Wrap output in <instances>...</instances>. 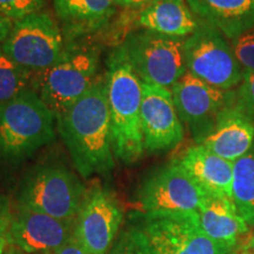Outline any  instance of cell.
<instances>
[{"instance_id":"d6a6232c","label":"cell","mask_w":254,"mask_h":254,"mask_svg":"<svg viewBox=\"0 0 254 254\" xmlns=\"http://www.w3.org/2000/svg\"><path fill=\"white\" fill-rule=\"evenodd\" d=\"M225 254H238L236 251H233V252H228V253H225Z\"/></svg>"},{"instance_id":"30bf717a","label":"cell","mask_w":254,"mask_h":254,"mask_svg":"<svg viewBox=\"0 0 254 254\" xmlns=\"http://www.w3.org/2000/svg\"><path fill=\"white\" fill-rule=\"evenodd\" d=\"M124 212L118 199L100 184L87 189L77 217L73 238L90 254H107L118 238Z\"/></svg>"},{"instance_id":"484cf974","label":"cell","mask_w":254,"mask_h":254,"mask_svg":"<svg viewBox=\"0 0 254 254\" xmlns=\"http://www.w3.org/2000/svg\"><path fill=\"white\" fill-rule=\"evenodd\" d=\"M231 45L244 71H254V27L231 41Z\"/></svg>"},{"instance_id":"7a4b0ae2","label":"cell","mask_w":254,"mask_h":254,"mask_svg":"<svg viewBox=\"0 0 254 254\" xmlns=\"http://www.w3.org/2000/svg\"><path fill=\"white\" fill-rule=\"evenodd\" d=\"M106 79L114 158L134 164L145 152L140 124L142 82L119 47L110 57Z\"/></svg>"},{"instance_id":"4fadbf2b","label":"cell","mask_w":254,"mask_h":254,"mask_svg":"<svg viewBox=\"0 0 254 254\" xmlns=\"http://www.w3.org/2000/svg\"><path fill=\"white\" fill-rule=\"evenodd\" d=\"M140 124L144 148L161 153L177 147L184 139V125L171 90L142 82Z\"/></svg>"},{"instance_id":"5b68a950","label":"cell","mask_w":254,"mask_h":254,"mask_svg":"<svg viewBox=\"0 0 254 254\" xmlns=\"http://www.w3.org/2000/svg\"><path fill=\"white\" fill-rule=\"evenodd\" d=\"M86 192L87 187L68 167L40 164L31 168L21 180L17 205L74 221Z\"/></svg>"},{"instance_id":"83f0119b","label":"cell","mask_w":254,"mask_h":254,"mask_svg":"<svg viewBox=\"0 0 254 254\" xmlns=\"http://www.w3.org/2000/svg\"><path fill=\"white\" fill-rule=\"evenodd\" d=\"M55 254H90L81 245H79L78 241L74 238H71L63 247L57 251Z\"/></svg>"},{"instance_id":"9a60e30c","label":"cell","mask_w":254,"mask_h":254,"mask_svg":"<svg viewBox=\"0 0 254 254\" xmlns=\"http://www.w3.org/2000/svg\"><path fill=\"white\" fill-rule=\"evenodd\" d=\"M65 41L87 38L104 28L117 12L116 0H52Z\"/></svg>"},{"instance_id":"ac0fdd59","label":"cell","mask_w":254,"mask_h":254,"mask_svg":"<svg viewBox=\"0 0 254 254\" xmlns=\"http://www.w3.org/2000/svg\"><path fill=\"white\" fill-rule=\"evenodd\" d=\"M193 14L230 41L254 27V0H186Z\"/></svg>"},{"instance_id":"603a6c76","label":"cell","mask_w":254,"mask_h":254,"mask_svg":"<svg viewBox=\"0 0 254 254\" xmlns=\"http://www.w3.org/2000/svg\"><path fill=\"white\" fill-rule=\"evenodd\" d=\"M107 254H148L145 238L136 225L126 227L117 238Z\"/></svg>"},{"instance_id":"7c38bea8","label":"cell","mask_w":254,"mask_h":254,"mask_svg":"<svg viewBox=\"0 0 254 254\" xmlns=\"http://www.w3.org/2000/svg\"><path fill=\"white\" fill-rule=\"evenodd\" d=\"M173 101L183 125L196 145L213 131L218 117L234 103L233 91H222L186 72L172 87Z\"/></svg>"},{"instance_id":"f1b7e54d","label":"cell","mask_w":254,"mask_h":254,"mask_svg":"<svg viewBox=\"0 0 254 254\" xmlns=\"http://www.w3.org/2000/svg\"><path fill=\"white\" fill-rule=\"evenodd\" d=\"M14 21L15 20H13V19L4 17V15L0 14V45H1L6 38H7L12 27H13Z\"/></svg>"},{"instance_id":"5bb4252c","label":"cell","mask_w":254,"mask_h":254,"mask_svg":"<svg viewBox=\"0 0 254 254\" xmlns=\"http://www.w3.org/2000/svg\"><path fill=\"white\" fill-rule=\"evenodd\" d=\"M73 227L74 221L17 205L9 227V245L27 254H55L73 237Z\"/></svg>"},{"instance_id":"1f68e13d","label":"cell","mask_w":254,"mask_h":254,"mask_svg":"<svg viewBox=\"0 0 254 254\" xmlns=\"http://www.w3.org/2000/svg\"><path fill=\"white\" fill-rule=\"evenodd\" d=\"M2 254H27V253L23 252V251H20L19 249H17V247L9 245Z\"/></svg>"},{"instance_id":"3957f363","label":"cell","mask_w":254,"mask_h":254,"mask_svg":"<svg viewBox=\"0 0 254 254\" xmlns=\"http://www.w3.org/2000/svg\"><path fill=\"white\" fill-rule=\"evenodd\" d=\"M56 114L33 88L0 104V160L17 165L55 140Z\"/></svg>"},{"instance_id":"9c48e42d","label":"cell","mask_w":254,"mask_h":254,"mask_svg":"<svg viewBox=\"0 0 254 254\" xmlns=\"http://www.w3.org/2000/svg\"><path fill=\"white\" fill-rule=\"evenodd\" d=\"M135 225L145 238L148 254H225L230 252L206 236L200 226L198 212L142 213Z\"/></svg>"},{"instance_id":"d6986e66","label":"cell","mask_w":254,"mask_h":254,"mask_svg":"<svg viewBox=\"0 0 254 254\" xmlns=\"http://www.w3.org/2000/svg\"><path fill=\"white\" fill-rule=\"evenodd\" d=\"M178 161L206 194L232 199V161L222 159L201 145L190 147Z\"/></svg>"},{"instance_id":"52a82bcc","label":"cell","mask_w":254,"mask_h":254,"mask_svg":"<svg viewBox=\"0 0 254 254\" xmlns=\"http://www.w3.org/2000/svg\"><path fill=\"white\" fill-rule=\"evenodd\" d=\"M184 57L187 72L219 90L232 91L243 79L244 69L227 38L202 21L185 39Z\"/></svg>"},{"instance_id":"44dd1931","label":"cell","mask_w":254,"mask_h":254,"mask_svg":"<svg viewBox=\"0 0 254 254\" xmlns=\"http://www.w3.org/2000/svg\"><path fill=\"white\" fill-rule=\"evenodd\" d=\"M232 200L249 226L254 225V150L233 163Z\"/></svg>"},{"instance_id":"6da1fadb","label":"cell","mask_w":254,"mask_h":254,"mask_svg":"<svg viewBox=\"0 0 254 254\" xmlns=\"http://www.w3.org/2000/svg\"><path fill=\"white\" fill-rule=\"evenodd\" d=\"M58 131L82 178L107 174L114 168L106 74L57 117Z\"/></svg>"},{"instance_id":"7402d4cb","label":"cell","mask_w":254,"mask_h":254,"mask_svg":"<svg viewBox=\"0 0 254 254\" xmlns=\"http://www.w3.org/2000/svg\"><path fill=\"white\" fill-rule=\"evenodd\" d=\"M34 73L6 55L0 45V104L33 88Z\"/></svg>"},{"instance_id":"ffe728a7","label":"cell","mask_w":254,"mask_h":254,"mask_svg":"<svg viewBox=\"0 0 254 254\" xmlns=\"http://www.w3.org/2000/svg\"><path fill=\"white\" fill-rule=\"evenodd\" d=\"M200 25L186 0H152L139 11L138 26L170 37L187 38Z\"/></svg>"},{"instance_id":"8992f818","label":"cell","mask_w":254,"mask_h":254,"mask_svg":"<svg viewBox=\"0 0 254 254\" xmlns=\"http://www.w3.org/2000/svg\"><path fill=\"white\" fill-rule=\"evenodd\" d=\"M185 39L140 28L127 34L119 50L141 82L172 90L187 72Z\"/></svg>"},{"instance_id":"4dcf8cb0","label":"cell","mask_w":254,"mask_h":254,"mask_svg":"<svg viewBox=\"0 0 254 254\" xmlns=\"http://www.w3.org/2000/svg\"><path fill=\"white\" fill-rule=\"evenodd\" d=\"M241 254H254V236L250 237L249 239L243 243L240 247Z\"/></svg>"},{"instance_id":"ba28073f","label":"cell","mask_w":254,"mask_h":254,"mask_svg":"<svg viewBox=\"0 0 254 254\" xmlns=\"http://www.w3.org/2000/svg\"><path fill=\"white\" fill-rule=\"evenodd\" d=\"M65 44L58 21L40 11L15 20L1 47L9 58L38 74L58 62Z\"/></svg>"},{"instance_id":"277c9868","label":"cell","mask_w":254,"mask_h":254,"mask_svg":"<svg viewBox=\"0 0 254 254\" xmlns=\"http://www.w3.org/2000/svg\"><path fill=\"white\" fill-rule=\"evenodd\" d=\"M100 49L87 38L66 41L58 62L34 75L33 90L56 118L90 90L100 65Z\"/></svg>"},{"instance_id":"4316f807","label":"cell","mask_w":254,"mask_h":254,"mask_svg":"<svg viewBox=\"0 0 254 254\" xmlns=\"http://www.w3.org/2000/svg\"><path fill=\"white\" fill-rule=\"evenodd\" d=\"M14 208L7 196L0 194V254L9 246V227L13 218Z\"/></svg>"},{"instance_id":"e0dca14e","label":"cell","mask_w":254,"mask_h":254,"mask_svg":"<svg viewBox=\"0 0 254 254\" xmlns=\"http://www.w3.org/2000/svg\"><path fill=\"white\" fill-rule=\"evenodd\" d=\"M200 226L206 236L227 251H234L249 225L228 196L205 194L198 209Z\"/></svg>"},{"instance_id":"cb8c5ba5","label":"cell","mask_w":254,"mask_h":254,"mask_svg":"<svg viewBox=\"0 0 254 254\" xmlns=\"http://www.w3.org/2000/svg\"><path fill=\"white\" fill-rule=\"evenodd\" d=\"M233 106L254 122V71H244L241 82L234 92Z\"/></svg>"},{"instance_id":"2e32d148","label":"cell","mask_w":254,"mask_h":254,"mask_svg":"<svg viewBox=\"0 0 254 254\" xmlns=\"http://www.w3.org/2000/svg\"><path fill=\"white\" fill-rule=\"evenodd\" d=\"M253 142L254 122L231 105L220 113L213 131L199 145L234 163L252 150Z\"/></svg>"},{"instance_id":"f546056e","label":"cell","mask_w":254,"mask_h":254,"mask_svg":"<svg viewBox=\"0 0 254 254\" xmlns=\"http://www.w3.org/2000/svg\"><path fill=\"white\" fill-rule=\"evenodd\" d=\"M152 0H116L118 7L124 8H142L145 7Z\"/></svg>"},{"instance_id":"d4e9b609","label":"cell","mask_w":254,"mask_h":254,"mask_svg":"<svg viewBox=\"0 0 254 254\" xmlns=\"http://www.w3.org/2000/svg\"><path fill=\"white\" fill-rule=\"evenodd\" d=\"M46 0H0V14L13 20L43 11Z\"/></svg>"},{"instance_id":"8fae6325","label":"cell","mask_w":254,"mask_h":254,"mask_svg":"<svg viewBox=\"0 0 254 254\" xmlns=\"http://www.w3.org/2000/svg\"><path fill=\"white\" fill-rule=\"evenodd\" d=\"M206 193L178 160L165 165L142 183L138 201L142 213L198 212Z\"/></svg>"}]
</instances>
